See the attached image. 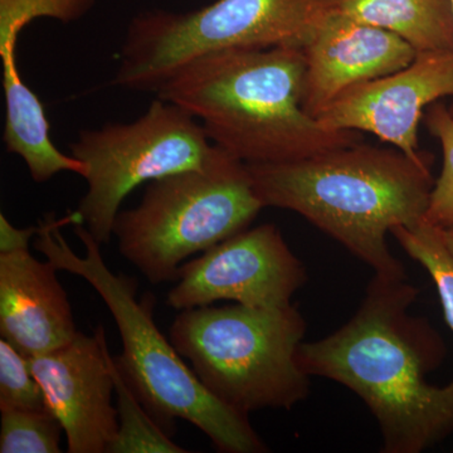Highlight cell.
Here are the masks:
<instances>
[{"label":"cell","mask_w":453,"mask_h":453,"mask_svg":"<svg viewBox=\"0 0 453 453\" xmlns=\"http://www.w3.org/2000/svg\"><path fill=\"white\" fill-rule=\"evenodd\" d=\"M434 155L354 142L294 160L246 164L265 207L296 211L384 279H404L387 234L425 219Z\"/></svg>","instance_id":"cell-1"},{"label":"cell","mask_w":453,"mask_h":453,"mask_svg":"<svg viewBox=\"0 0 453 453\" xmlns=\"http://www.w3.org/2000/svg\"><path fill=\"white\" fill-rule=\"evenodd\" d=\"M417 294L404 279L375 275L348 324L297 351L306 374L338 381L365 402L387 453L422 452L453 432V381H426L425 333L408 315Z\"/></svg>","instance_id":"cell-2"},{"label":"cell","mask_w":453,"mask_h":453,"mask_svg":"<svg viewBox=\"0 0 453 453\" xmlns=\"http://www.w3.org/2000/svg\"><path fill=\"white\" fill-rule=\"evenodd\" d=\"M305 68L296 47L219 50L179 67L155 94L244 164L294 162L362 142L357 131L325 129L303 110Z\"/></svg>","instance_id":"cell-3"},{"label":"cell","mask_w":453,"mask_h":453,"mask_svg":"<svg viewBox=\"0 0 453 453\" xmlns=\"http://www.w3.org/2000/svg\"><path fill=\"white\" fill-rule=\"evenodd\" d=\"M74 211L65 219L47 214L38 225L35 249L58 271L80 276L94 288L111 312L122 342L116 365L148 412L166 432L175 419L201 429L226 453H261L267 447L249 417L211 395L154 321L155 297L138 299V282L113 273L101 255V243Z\"/></svg>","instance_id":"cell-4"},{"label":"cell","mask_w":453,"mask_h":453,"mask_svg":"<svg viewBox=\"0 0 453 453\" xmlns=\"http://www.w3.org/2000/svg\"><path fill=\"white\" fill-rule=\"evenodd\" d=\"M305 332V320L292 303H235L183 310L169 339L211 395L249 417L256 411L291 410L308 398L310 375L297 360Z\"/></svg>","instance_id":"cell-5"},{"label":"cell","mask_w":453,"mask_h":453,"mask_svg":"<svg viewBox=\"0 0 453 453\" xmlns=\"http://www.w3.org/2000/svg\"><path fill=\"white\" fill-rule=\"evenodd\" d=\"M342 0H216L196 11H146L127 27L113 83L157 92L175 71L207 53L303 49Z\"/></svg>","instance_id":"cell-6"},{"label":"cell","mask_w":453,"mask_h":453,"mask_svg":"<svg viewBox=\"0 0 453 453\" xmlns=\"http://www.w3.org/2000/svg\"><path fill=\"white\" fill-rule=\"evenodd\" d=\"M262 208L246 164L226 154L148 183L138 207L119 211L112 235L149 281L173 282L184 261L249 228Z\"/></svg>","instance_id":"cell-7"},{"label":"cell","mask_w":453,"mask_h":453,"mask_svg":"<svg viewBox=\"0 0 453 453\" xmlns=\"http://www.w3.org/2000/svg\"><path fill=\"white\" fill-rule=\"evenodd\" d=\"M70 154L86 166L88 190L77 214L104 244L111 240L122 202L136 187L184 170L210 168L226 153L186 110L157 97L136 120L80 131Z\"/></svg>","instance_id":"cell-8"},{"label":"cell","mask_w":453,"mask_h":453,"mask_svg":"<svg viewBox=\"0 0 453 453\" xmlns=\"http://www.w3.org/2000/svg\"><path fill=\"white\" fill-rule=\"evenodd\" d=\"M306 280L305 266L279 226L266 223L243 229L183 264L166 305L183 311L228 300L252 308H281L290 305Z\"/></svg>","instance_id":"cell-9"},{"label":"cell","mask_w":453,"mask_h":453,"mask_svg":"<svg viewBox=\"0 0 453 453\" xmlns=\"http://www.w3.org/2000/svg\"><path fill=\"white\" fill-rule=\"evenodd\" d=\"M453 97V52H419L412 64L347 89L321 112L325 129L369 133L412 159L419 148L425 110Z\"/></svg>","instance_id":"cell-10"},{"label":"cell","mask_w":453,"mask_h":453,"mask_svg":"<svg viewBox=\"0 0 453 453\" xmlns=\"http://www.w3.org/2000/svg\"><path fill=\"white\" fill-rule=\"evenodd\" d=\"M111 354L105 330L77 334L73 342L44 356L29 357L47 405L61 422L68 453H109L119 431Z\"/></svg>","instance_id":"cell-11"},{"label":"cell","mask_w":453,"mask_h":453,"mask_svg":"<svg viewBox=\"0 0 453 453\" xmlns=\"http://www.w3.org/2000/svg\"><path fill=\"white\" fill-rule=\"evenodd\" d=\"M303 107L318 119L347 89L412 64L416 50L395 33L351 19L336 9L303 47Z\"/></svg>","instance_id":"cell-12"},{"label":"cell","mask_w":453,"mask_h":453,"mask_svg":"<svg viewBox=\"0 0 453 453\" xmlns=\"http://www.w3.org/2000/svg\"><path fill=\"white\" fill-rule=\"evenodd\" d=\"M57 271L29 250L0 255V334L26 357L50 353L79 334Z\"/></svg>","instance_id":"cell-13"},{"label":"cell","mask_w":453,"mask_h":453,"mask_svg":"<svg viewBox=\"0 0 453 453\" xmlns=\"http://www.w3.org/2000/svg\"><path fill=\"white\" fill-rule=\"evenodd\" d=\"M5 97V125L3 142L8 153L25 162L35 183H46L61 172L83 177L85 164L65 155L53 144L50 122L40 97L20 77L17 50L0 55Z\"/></svg>","instance_id":"cell-14"},{"label":"cell","mask_w":453,"mask_h":453,"mask_svg":"<svg viewBox=\"0 0 453 453\" xmlns=\"http://www.w3.org/2000/svg\"><path fill=\"white\" fill-rule=\"evenodd\" d=\"M344 16L395 33L419 52H453L452 0H342Z\"/></svg>","instance_id":"cell-15"},{"label":"cell","mask_w":453,"mask_h":453,"mask_svg":"<svg viewBox=\"0 0 453 453\" xmlns=\"http://www.w3.org/2000/svg\"><path fill=\"white\" fill-rule=\"evenodd\" d=\"M119 431L109 453H187L146 410L111 357Z\"/></svg>","instance_id":"cell-16"},{"label":"cell","mask_w":453,"mask_h":453,"mask_svg":"<svg viewBox=\"0 0 453 453\" xmlns=\"http://www.w3.org/2000/svg\"><path fill=\"white\" fill-rule=\"evenodd\" d=\"M390 234L402 249L422 265L432 276L446 320L453 330V255L443 241L441 228L428 225L425 219L413 226H399Z\"/></svg>","instance_id":"cell-17"},{"label":"cell","mask_w":453,"mask_h":453,"mask_svg":"<svg viewBox=\"0 0 453 453\" xmlns=\"http://www.w3.org/2000/svg\"><path fill=\"white\" fill-rule=\"evenodd\" d=\"M64 428L52 411H2L0 452L59 453Z\"/></svg>","instance_id":"cell-18"},{"label":"cell","mask_w":453,"mask_h":453,"mask_svg":"<svg viewBox=\"0 0 453 453\" xmlns=\"http://www.w3.org/2000/svg\"><path fill=\"white\" fill-rule=\"evenodd\" d=\"M97 0H0V55L17 50L20 32L37 18L64 25L88 16Z\"/></svg>","instance_id":"cell-19"},{"label":"cell","mask_w":453,"mask_h":453,"mask_svg":"<svg viewBox=\"0 0 453 453\" xmlns=\"http://www.w3.org/2000/svg\"><path fill=\"white\" fill-rule=\"evenodd\" d=\"M425 124L440 142L443 160L423 219L438 228H449L453 226V118L449 107L440 103L429 106Z\"/></svg>","instance_id":"cell-20"},{"label":"cell","mask_w":453,"mask_h":453,"mask_svg":"<svg viewBox=\"0 0 453 453\" xmlns=\"http://www.w3.org/2000/svg\"><path fill=\"white\" fill-rule=\"evenodd\" d=\"M49 410L46 395L35 380L29 357L0 339V412Z\"/></svg>","instance_id":"cell-21"},{"label":"cell","mask_w":453,"mask_h":453,"mask_svg":"<svg viewBox=\"0 0 453 453\" xmlns=\"http://www.w3.org/2000/svg\"><path fill=\"white\" fill-rule=\"evenodd\" d=\"M38 232V226L17 228L0 214V255L29 250V242Z\"/></svg>","instance_id":"cell-22"},{"label":"cell","mask_w":453,"mask_h":453,"mask_svg":"<svg viewBox=\"0 0 453 453\" xmlns=\"http://www.w3.org/2000/svg\"><path fill=\"white\" fill-rule=\"evenodd\" d=\"M441 234H442L443 241H445V244L449 251L453 255V226H449V228H441Z\"/></svg>","instance_id":"cell-23"},{"label":"cell","mask_w":453,"mask_h":453,"mask_svg":"<svg viewBox=\"0 0 453 453\" xmlns=\"http://www.w3.org/2000/svg\"><path fill=\"white\" fill-rule=\"evenodd\" d=\"M452 5H453V0H452ZM449 112H451L452 118H453V103L452 105L449 107Z\"/></svg>","instance_id":"cell-24"}]
</instances>
